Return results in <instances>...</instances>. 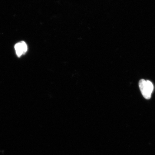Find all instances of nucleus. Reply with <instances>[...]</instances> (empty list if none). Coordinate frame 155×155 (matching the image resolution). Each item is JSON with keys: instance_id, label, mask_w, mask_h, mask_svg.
Masks as SVG:
<instances>
[{"instance_id": "f257e3e1", "label": "nucleus", "mask_w": 155, "mask_h": 155, "mask_svg": "<svg viewBox=\"0 0 155 155\" xmlns=\"http://www.w3.org/2000/svg\"><path fill=\"white\" fill-rule=\"evenodd\" d=\"M139 87L143 96L146 99L150 98L154 86L150 81L142 79L139 81Z\"/></svg>"}, {"instance_id": "f03ea898", "label": "nucleus", "mask_w": 155, "mask_h": 155, "mask_svg": "<svg viewBox=\"0 0 155 155\" xmlns=\"http://www.w3.org/2000/svg\"><path fill=\"white\" fill-rule=\"evenodd\" d=\"M15 48L17 55L19 57L26 53L28 49V46L26 42L24 41H21L15 44Z\"/></svg>"}]
</instances>
